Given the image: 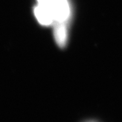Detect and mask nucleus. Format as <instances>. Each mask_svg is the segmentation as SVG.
Instances as JSON below:
<instances>
[{"mask_svg":"<svg viewBox=\"0 0 122 122\" xmlns=\"http://www.w3.org/2000/svg\"><path fill=\"white\" fill-rule=\"evenodd\" d=\"M45 6L52 14L55 23H68L71 10L67 0H37Z\"/></svg>","mask_w":122,"mask_h":122,"instance_id":"nucleus-1","label":"nucleus"},{"mask_svg":"<svg viewBox=\"0 0 122 122\" xmlns=\"http://www.w3.org/2000/svg\"><path fill=\"white\" fill-rule=\"evenodd\" d=\"M68 23H55L53 34L55 41L60 48H65L68 41Z\"/></svg>","mask_w":122,"mask_h":122,"instance_id":"nucleus-2","label":"nucleus"},{"mask_svg":"<svg viewBox=\"0 0 122 122\" xmlns=\"http://www.w3.org/2000/svg\"><path fill=\"white\" fill-rule=\"evenodd\" d=\"M34 13L37 21L42 25L49 26L54 24V19L52 14L45 6L38 3L34 9Z\"/></svg>","mask_w":122,"mask_h":122,"instance_id":"nucleus-3","label":"nucleus"},{"mask_svg":"<svg viewBox=\"0 0 122 122\" xmlns=\"http://www.w3.org/2000/svg\"><path fill=\"white\" fill-rule=\"evenodd\" d=\"M97 122L92 121V120H90V121H87V122Z\"/></svg>","mask_w":122,"mask_h":122,"instance_id":"nucleus-4","label":"nucleus"}]
</instances>
